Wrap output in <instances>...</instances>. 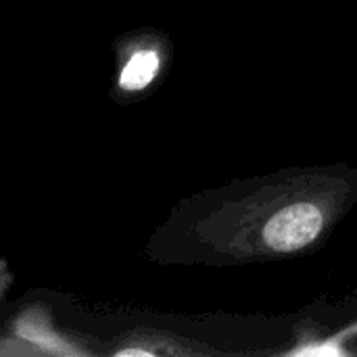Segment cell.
Wrapping results in <instances>:
<instances>
[{"instance_id": "6da1fadb", "label": "cell", "mask_w": 357, "mask_h": 357, "mask_svg": "<svg viewBox=\"0 0 357 357\" xmlns=\"http://www.w3.org/2000/svg\"><path fill=\"white\" fill-rule=\"evenodd\" d=\"M322 230V211L312 203H295L280 209L266 226V243L280 253L310 245Z\"/></svg>"}, {"instance_id": "7a4b0ae2", "label": "cell", "mask_w": 357, "mask_h": 357, "mask_svg": "<svg viewBox=\"0 0 357 357\" xmlns=\"http://www.w3.org/2000/svg\"><path fill=\"white\" fill-rule=\"evenodd\" d=\"M159 71V56L155 50H138L136 54L130 56V61L126 63L121 75H119V84L123 90L136 92L146 88L155 75Z\"/></svg>"}]
</instances>
